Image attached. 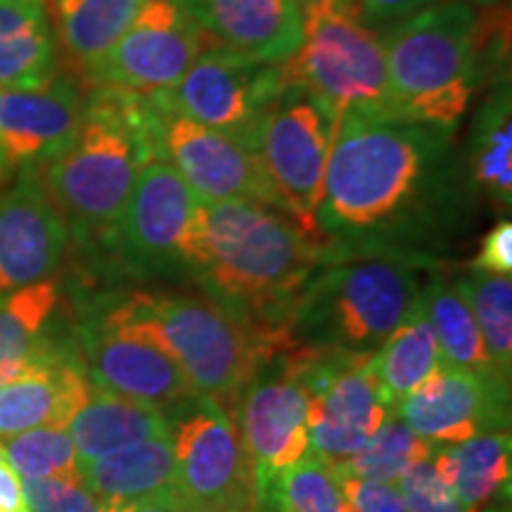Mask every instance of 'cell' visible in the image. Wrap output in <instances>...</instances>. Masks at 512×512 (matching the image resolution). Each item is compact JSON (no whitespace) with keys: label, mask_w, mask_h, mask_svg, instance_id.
<instances>
[{"label":"cell","mask_w":512,"mask_h":512,"mask_svg":"<svg viewBox=\"0 0 512 512\" xmlns=\"http://www.w3.org/2000/svg\"><path fill=\"white\" fill-rule=\"evenodd\" d=\"M166 415L176 491L188 508L192 512H259L252 463L226 408L192 394Z\"/></svg>","instance_id":"cell-12"},{"label":"cell","mask_w":512,"mask_h":512,"mask_svg":"<svg viewBox=\"0 0 512 512\" xmlns=\"http://www.w3.org/2000/svg\"><path fill=\"white\" fill-rule=\"evenodd\" d=\"M0 512H31L22 479L5 456H0Z\"/></svg>","instance_id":"cell-40"},{"label":"cell","mask_w":512,"mask_h":512,"mask_svg":"<svg viewBox=\"0 0 512 512\" xmlns=\"http://www.w3.org/2000/svg\"><path fill=\"white\" fill-rule=\"evenodd\" d=\"M228 415L252 463L256 484L311 453L309 396L285 351L256 370Z\"/></svg>","instance_id":"cell-16"},{"label":"cell","mask_w":512,"mask_h":512,"mask_svg":"<svg viewBox=\"0 0 512 512\" xmlns=\"http://www.w3.org/2000/svg\"><path fill=\"white\" fill-rule=\"evenodd\" d=\"M396 489L406 505V512H475L441 479L437 467L432 465V458L422 460L406 475H401Z\"/></svg>","instance_id":"cell-36"},{"label":"cell","mask_w":512,"mask_h":512,"mask_svg":"<svg viewBox=\"0 0 512 512\" xmlns=\"http://www.w3.org/2000/svg\"><path fill=\"white\" fill-rule=\"evenodd\" d=\"M0 456H3V446H0Z\"/></svg>","instance_id":"cell-45"},{"label":"cell","mask_w":512,"mask_h":512,"mask_svg":"<svg viewBox=\"0 0 512 512\" xmlns=\"http://www.w3.org/2000/svg\"><path fill=\"white\" fill-rule=\"evenodd\" d=\"M147 0H46L57 46L79 76L131 27Z\"/></svg>","instance_id":"cell-26"},{"label":"cell","mask_w":512,"mask_h":512,"mask_svg":"<svg viewBox=\"0 0 512 512\" xmlns=\"http://www.w3.org/2000/svg\"><path fill=\"white\" fill-rule=\"evenodd\" d=\"M420 304L430 320L434 337H437L441 363L472 370V373L501 375L489 361L470 306L465 304L463 294L456 290L453 280L444 278L441 273H432L430 280L422 285Z\"/></svg>","instance_id":"cell-29"},{"label":"cell","mask_w":512,"mask_h":512,"mask_svg":"<svg viewBox=\"0 0 512 512\" xmlns=\"http://www.w3.org/2000/svg\"><path fill=\"white\" fill-rule=\"evenodd\" d=\"M467 3H470L472 8H479V10H484V8H494V5L503 3V0H467Z\"/></svg>","instance_id":"cell-42"},{"label":"cell","mask_w":512,"mask_h":512,"mask_svg":"<svg viewBox=\"0 0 512 512\" xmlns=\"http://www.w3.org/2000/svg\"><path fill=\"white\" fill-rule=\"evenodd\" d=\"M396 418L434 446L508 432L510 380L441 363L418 389L396 403Z\"/></svg>","instance_id":"cell-17"},{"label":"cell","mask_w":512,"mask_h":512,"mask_svg":"<svg viewBox=\"0 0 512 512\" xmlns=\"http://www.w3.org/2000/svg\"><path fill=\"white\" fill-rule=\"evenodd\" d=\"M69 230L41 169H22L0 192V299L22 287L53 280L69 252Z\"/></svg>","instance_id":"cell-18"},{"label":"cell","mask_w":512,"mask_h":512,"mask_svg":"<svg viewBox=\"0 0 512 512\" xmlns=\"http://www.w3.org/2000/svg\"><path fill=\"white\" fill-rule=\"evenodd\" d=\"M337 477L354 512H406L396 484L373 482V479L342 475V472H337Z\"/></svg>","instance_id":"cell-37"},{"label":"cell","mask_w":512,"mask_h":512,"mask_svg":"<svg viewBox=\"0 0 512 512\" xmlns=\"http://www.w3.org/2000/svg\"><path fill=\"white\" fill-rule=\"evenodd\" d=\"M197 204V195L174 166L152 159L121 214L112 264L138 275H183Z\"/></svg>","instance_id":"cell-14"},{"label":"cell","mask_w":512,"mask_h":512,"mask_svg":"<svg viewBox=\"0 0 512 512\" xmlns=\"http://www.w3.org/2000/svg\"><path fill=\"white\" fill-rule=\"evenodd\" d=\"M470 178L486 197L510 207L512 202V95L510 79L496 83L479 107L467 140Z\"/></svg>","instance_id":"cell-28"},{"label":"cell","mask_w":512,"mask_h":512,"mask_svg":"<svg viewBox=\"0 0 512 512\" xmlns=\"http://www.w3.org/2000/svg\"><path fill=\"white\" fill-rule=\"evenodd\" d=\"M323 259V242L283 211L240 200H200L183 275L233 316L290 342L287 320Z\"/></svg>","instance_id":"cell-2"},{"label":"cell","mask_w":512,"mask_h":512,"mask_svg":"<svg viewBox=\"0 0 512 512\" xmlns=\"http://www.w3.org/2000/svg\"><path fill=\"white\" fill-rule=\"evenodd\" d=\"M510 456V434L496 432L437 446L432 465L460 501L479 512L491 498L510 494Z\"/></svg>","instance_id":"cell-27"},{"label":"cell","mask_w":512,"mask_h":512,"mask_svg":"<svg viewBox=\"0 0 512 512\" xmlns=\"http://www.w3.org/2000/svg\"><path fill=\"white\" fill-rule=\"evenodd\" d=\"M427 264L396 254L325 256L287 320L292 347L373 356L418 304Z\"/></svg>","instance_id":"cell-5"},{"label":"cell","mask_w":512,"mask_h":512,"mask_svg":"<svg viewBox=\"0 0 512 512\" xmlns=\"http://www.w3.org/2000/svg\"><path fill=\"white\" fill-rule=\"evenodd\" d=\"M297 3H299V5H304V0H297Z\"/></svg>","instance_id":"cell-44"},{"label":"cell","mask_w":512,"mask_h":512,"mask_svg":"<svg viewBox=\"0 0 512 512\" xmlns=\"http://www.w3.org/2000/svg\"><path fill=\"white\" fill-rule=\"evenodd\" d=\"M86 107V88L72 74L36 88L0 91V162L41 169L74 138Z\"/></svg>","instance_id":"cell-19"},{"label":"cell","mask_w":512,"mask_h":512,"mask_svg":"<svg viewBox=\"0 0 512 512\" xmlns=\"http://www.w3.org/2000/svg\"><path fill=\"white\" fill-rule=\"evenodd\" d=\"M60 311L62 292L55 278L0 299V384L79 347L74 323H64Z\"/></svg>","instance_id":"cell-22"},{"label":"cell","mask_w":512,"mask_h":512,"mask_svg":"<svg viewBox=\"0 0 512 512\" xmlns=\"http://www.w3.org/2000/svg\"><path fill=\"white\" fill-rule=\"evenodd\" d=\"M60 74L46 0H0V91L36 88Z\"/></svg>","instance_id":"cell-25"},{"label":"cell","mask_w":512,"mask_h":512,"mask_svg":"<svg viewBox=\"0 0 512 512\" xmlns=\"http://www.w3.org/2000/svg\"><path fill=\"white\" fill-rule=\"evenodd\" d=\"M110 512H192L188 503L183 501L178 491L171 494H162L155 498H145V501L119 505V508H110Z\"/></svg>","instance_id":"cell-41"},{"label":"cell","mask_w":512,"mask_h":512,"mask_svg":"<svg viewBox=\"0 0 512 512\" xmlns=\"http://www.w3.org/2000/svg\"><path fill=\"white\" fill-rule=\"evenodd\" d=\"M453 133L399 114L339 117L316 211L325 256L430 261L465 211Z\"/></svg>","instance_id":"cell-1"},{"label":"cell","mask_w":512,"mask_h":512,"mask_svg":"<svg viewBox=\"0 0 512 512\" xmlns=\"http://www.w3.org/2000/svg\"><path fill=\"white\" fill-rule=\"evenodd\" d=\"M441 366V354L437 347V337L422 309L420 299L413 311L403 318L387 342L370 356V368L387 392L389 399L399 403L406 399L413 389Z\"/></svg>","instance_id":"cell-30"},{"label":"cell","mask_w":512,"mask_h":512,"mask_svg":"<svg viewBox=\"0 0 512 512\" xmlns=\"http://www.w3.org/2000/svg\"><path fill=\"white\" fill-rule=\"evenodd\" d=\"M470 306L486 354L494 368L510 380L512 368V283L510 275L472 271L453 280Z\"/></svg>","instance_id":"cell-32"},{"label":"cell","mask_w":512,"mask_h":512,"mask_svg":"<svg viewBox=\"0 0 512 512\" xmlns=\"http://www.w3.org/2000/svg\"><path fill=\"white\" fill-rule=\"evenodd\" d=\"M0 166H3V162H0Z\"/></svg>","instance_id":"cell-46"},{"label":"cell","mask_w":512,"mask_h":512,"mask_svg":"<svg viewBox=\"0 0 512 512\" xmlns=\"http://www.w3.org/2000/svg\"><path fill=\"white\" fill-rule=\"evenodd\" d=\"M150 110L155 159L174 166L197 200H240L278 209L271 183L266 181L259 162L247 147L207 126L159 110L152 102Z\"/></svg>","instance_id":"cell-15"},{"label":"cell","mask_w":512,"mask_h":512,"mask_svg":"<svg viewBox=\"0 0 512 512\" xmlns=\"http://www.w3.org/2000/svg\"><path fill=\"white\" fill-rule=\"evenodd\" d=\"M3 456L19 479L81 477V463L67 430H29L5 439Z\"/></svg>","instance_id":"cell-34"},{"label":"cell","mask_w":512,"mask_h":512,"mask_svg":"<svg viewBox=\"0 0 512 512\" xmlns=\"http://www.w3.org/2000/svg\"><path fill=\"white\" fill-rule=\"evenodd\" d=\"M81 482L110 508L176 491L171 437H152L81 463Z\"/></svg>","instance_id":"cell-23"},{"label":"cell","mask_w":512,"mask_h":512,"mask_svg":"<svg viewBox=\"0 0 512 512\" xmlns=\"http://www.w3.org/2000/svg\"><path fill=\"white\" fill-rule=\"evenodd\" d=\"M472 271L491 275H510L512 271V226L510 221L496 223L484 235L482 247L472 261Z\"/></svg>","instance_id":"cell-38"},{"label":"cell","mask_w":512,"mask_h":512,"mask_svg":"<svg viewBox=\"0 0 512 512\" xmlns=\"http://www.w3.org/2000/svg\"><path fill=\"white\" fill-rule=\"evenodd\" d=\"M91 392L81 349H67L0 384V437L41 430H67Z\"/></svg>","instance_id":"cell-21"},{"label":"cell","mask_w":512,"mask_h":512,"mask_svg":"<svg viewBox=\"0 0 512 512\" xmlns=\"http://www.w3.org/2000/svg\"><path fill=\"white\" fill-rule=\"evenodd\" d=\"M358 15H361L370 27L377 24H396L401 19L415 15V12L427 8V5L439 3V0H354Z\"/></svg>","instance_id":"cell-39"},{"label":"cell","mask_w":512,"mask_h":512,"mask_svg":"<svg viewBox=\"0 0 512 512\" xmlns=\"http://www.w3.org/2000/svg\"><path fill=\"white\" fill-rule=\"evenodd\" d=\"M434 448L437 446L432 441L418 437L411 427L392 415L354 456L332 467L342 475L396 484L413 465L430 460Z\"/></svg>","instance_id":"cell-33"},{"label":"cell","mask_w":512,"mask_h":512,"mask_svg":"<svg viewBox=\"0 0 512 512\" xmlns=\"http://www.w3.org/2000/svg\"><path fill=\"white\" fill-rule=\"evenodd\" d=\"M287 361L309 396V448L330 465L349 460L392 415L389 399L370 368V356L292 347Z\"/></svg>","instance_id":"cell-9"},{"label":"cell","mask_w":512,"mask_h":512,"mask_svg":"<svg viewBox=\"0 0 512 512\" xmlns=\"http://www.w3.org/2000/svg\"><path fill=\"white\" fill-rule=\"evenodd\" d=\"M114 309L150 332L188 377L192 392L230 413L268 358L292 349L283 335L254 328L204 294L166 290L107 292Z\"/></svg>","instance_id":"cell-6"},{"label":"cell","mask_w":512,"mask_h":512,"mask_svg":"<svg viewBox=\"0 0 512 512\" xmlns=\"http://www.w3.org/2000/svg\"><path fill=\"white\" fill-rule=\"evenodd\" d=\"M259 512H354L335 467L309 453L256 484Z\"/></svg>","instance_id":"cell-31"},{"label":"cell","mask_w":512,"mask_h":512,"mask_svg":"<svg viewBox=\"0 0 512 512\" xmlns=\"http://www.w3.org/2000/svg\"><path fill=\"white\" fill-rule=\"evenodd\" d=\"M389 107L403 119L456 131L489 74L508 81V5L439 0L382 36Z\"/></svg>","instance_id":"cell-3"},{"label":"cell","mask_w":512,"mask_h":512,"mask_svg":"<svg viewBox=\"0 0 512 512\" xmlns=\"http://www.w3.org/2000/svg\"><path fill=\"white\" fill-rule=\"evenodd\" d=\"M207 36L183 0H147L131 27L81 74L88 88L155 98L174 88L200 55Z\"/></svg>","instance_id":"cell-13"},{"label":"cell","mask_w":512,"mask_h":512,"mask_svg":"<svg viewBox=\"0 0 512 512\" xmlns=\"http://www.w3.org/2000/svg\"><path fill=\"white\" fill-rule=\"evenodd\" d=\"M339 114L297 83H287L261 119L252 155L271 183L278 209L318 240L316 211Z\"/></svg>","instance_id":"cell-8"},{"label":"cell","mask_w":512,"mask_h":512,"mask_svg":"<svg viewBox=\"0 0 512 512\" xmlns=\"http://www.w3.org/2000/svg\"><path fill=\"white\" fill-rule=\"evenodd\" d=\"M67 434L79 463H88L119 448L169 434V415L150 403L126 399L91 384L88 399L69 420Z\"/></svg>","instance_id":"cell-24"},{"label":"cell","mask_w":512,"mask_h":512,"mask_svg":"<svg viewBox=\"0 0 512 512\" xmlns=\"http://www.w3.org/2000/svg\"><path fill=\"white\" fill-rule=\"evenodd\" d=\"M147 98L88 88L74 138L41 166L69 238L93 264H112L121 214L140 171L155 159Z\"/></svg>","instance_id":"cell-4"},{"label":"cell","mask_w":512,"mask_h":512,"mask_svg":"<svg viewBox=\"0 0 512 512\" xmlns=\"http://www.w3.org/2000/svg\"><path fill=\"white\" fill-rule=\"evenodd\" d=\"M283 86V64L256 62L207 38L183 79L147 100L252 152L256 128Z\"/></svg>","instance_id":"cell-11"},{"label":"cell","mask_w":512,"mask_h":512,"mask_svg":"<svg viewBox=\"0 0 512 512\" xmlns=\"http://www.w3.org/2000/svg\"><path fill=\"white\" fill-rule=\"evenodd\" d=\"M74 330L93 387L150 403L164 413L195 394L169 351L121 316L107 292L76 302Z\"/></svg>","instance_id":"cell-10"},{"label":"cell","mask_w":512,"mask_h":512,"mask_svg":"<svg viewBox=\"0 0 512 512\" xmlns=\"http://www.w3.org/2000/svg\"><path fill=\"white\" fill-rule=\"evenodd\" d=\"M24 496L31 512H110L81 477L24 479Z\"/></svg>","instance_id":"cell-35"},{"label":"cell","mask_w":512,"mask_h":512,"mask_svg":"<svg viewBox=\"0 0 512 512\" xmlns=\"http://www.w3.org/2000/svg\"><path fill=\"white\" fill-rule=\"evenodd\" d=\"M302 46L283 64L297 83L344 114H394L387 95L382 36L354 0H304Z\"/></svg>","instance_id":"cell-7"},{"label":"cell","mask_w":512,"mask_h":512,"mask_svg":"<svg viewBox=\"0 0 512 512\" xmlns=\"http://www.w3.org/2000/svg\"><path fill=\"white\" fill-rule=\"evenodd\" d=\"M202 34L256 62L285 64L302 46L297 0H183Z\"/></svg>","instance_id":"cell-20"},{"label":"cell","mask_w":512,"mask_h":512,"mask_svg":"<svg viewBox=\"0 0 512 512\" xmlns=\"http://www.w3.org/2000/svg\"><path fill=\"white\" fill-rule=\"evenodd\" d=\"M484 512H510V508H508V505L498 503V505H491V508H486Z\"/></svg>","instance_id":"cell-43"}]
</instances>
